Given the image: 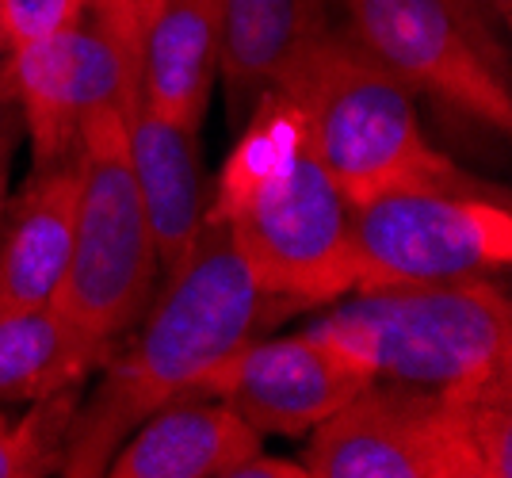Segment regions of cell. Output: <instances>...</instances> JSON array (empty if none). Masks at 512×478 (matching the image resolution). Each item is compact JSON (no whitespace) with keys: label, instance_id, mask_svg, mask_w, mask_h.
Masks as SVG:
<instances>
[{"label":"cell","instance_id":"obj_4","mask_svg":"<svg viewBox=\"0 0 512 478\" xmlns=\"http://www.w3.org/2000/svg\"><path fill=\"white\" fill-rule=\"evenodd\" d=\"M371 379L467 394L512 375L509 291L482 276L371 287L314 322Z\"/></svg>","mask_w":512,"mask_h":478},{"label":"cell","instance_id":"obj_21","mask_svg":"<svg viewBox=\"0 0 512 478\" xmlns=\"http://www.w3.org/2000/svg\"><path fill=\"white\" fill-rule=\"evenodd\" d=\"M23 131H27V123H23L20 88H16L12 62L4 58L0 62V218L8 207V173H12V157H16Z\"/></svg>","mask_w":512,"mask_h":478},{"label":"cell","instance_id":"obj_20","mask_svg":"<svg viewBox=\"0 0 512 478\" xmlns=\"http://www.w3.org/2000/svg\"><path fill=\"white\" fill-rule=\"evenodd\" d=\"M161 8H165V0H88V12L96 20H104L134 58H142L146 35Z\"/></svg>","mask_w":512,"mask_h":478},{"label":"cell","instance_id":"obj_24","mask_svg":"<svg viewBox=\"0 0 512 478\" xmlns=\"http://www.w3.org/2000/svg\"><path fill=\"white\" fill-rule=\"evenodd\" d=\"M8 50V31H4V16H0V54Z\"/></svg>","mask_w":512,"mask_h":478},{"label":"cell","instance_id":"obj_13","mask_svg":"<svg viewBox=\"0 0 512 478\" xmlns=\"http://www.w3.org/2000/svg\"><path fill=\"white\" fill-rule=\"evenodd\" d=\"M130 165L142 192L157 264L172 272L192 253L207 215L199 180V131L172 123L138 100L130 111Z\"/></svg>","mask_w":512,"mask_h":478},{"label":"cell","instance_id":"obj_17","mask_svg":"<svg viewBox=\"0 0 512 478\" xmlns=\"http://www.w3.org/2000/svg\"><path fill=\"white\" fill-rule=\"evenodd\" d=\"M73 413L77 387L31 402L23 417L0 410V478H39L58 471Z\"/></svg>","mask_w":512,"mask_h":478},{"label":"cell","instance_id":"obj_19","mask_svg":"<svg viewBox=\"0 0 512 478\" xmlns=\"http://www.w3.org/2000/svg\"><path fill=\"white\" fill-rule=\"evenodd\" d=\"M88 0H0L8 50L50 39L85 16Z\"/></svg>","mask_w":512,"mask_h":478},{"label":"cell","instance_id":"obj_7","mask_svg":"<svg viewBox=\"0 0 512 478\" xmlns=\"http://www.w3.org/2000/svg\"><path fill=\"white\" fill-rule=\"evenodd\" d=\"M356 291L490 276L512 261L505 199L459 188H402L348 207Z\"/></svg>","mask_w":512,"mask_h":478},{"label":"cell","instance_id":"obj_5","mask_svg":"<svg viewBox=\"0 0 512 478\" xmlns=\"http://www.w3.org/2000/svg\"><path fill=\"white\" fill-rule=\"evenodd\" d=\"M157 249L130 165V115L92 108L77 131L73 249L54 306L88 337L115 345L153 303Z\"/></svg>","mask_w":512,"mask_h":478},{"label":"cell","instance_id":"obj_11","mask_svg":"<svg viewBox=\"0 0 512 478\" xmlns=\"http://www.w3.org/2000/svg\"><path fill=\"white\" fill-rule=\"evenodd\" d=\"M329 31V0H222L218 77L237 131Z\"/></svg>","mask_w":512,"mask_h":478},{"label":"cell","instance_id":"obj_14","mask_svg":"<svg viewBox=\"0 0 512 478\" xmlns=\"http://www.w3.org/2000/svg\"><path fill=\"white\" fill-rule=\"evenodd\" d=\"M77 215V153L35 173L0 234V314L54 303L73 249Z\"/></svg>","mask_w":512,"mask_h":478},{"label":"cell","instance_id":"obj_16","mask_svg":"<svg viewBox=\"0 0 512 478\" xmlns=\"http://www.w3.org/2000/svg\"><path fill=\"white\" fill-rule=\"evenodd\" d=\"M111 345L73 326L54 303L0 314V402H39L81 387Z\"/></svg>","mask_w":512,"mask_h":478},{"label":"cell","instance_id":"obj_3","mask_svg":"<svg viewBox=\"0 0 512 478\" xmlns=\"http://www.w3.org/2000/svg\"><path fill=\"white\" fill-rule=\"evenodd\" d=\"M279 96L302 115L348 207L402 188L478 192L474 180L421 134L413 92L352 39L329 31L283 81Z\"/></svg>","mask_w":512,"mask_h":478},{"label":"cell","instance_id":"obj_1","mask_svg":"<svg viewBox=\"0 0 512 478\" xmlns=\"http://www.w3.org/2000/svg\"><path fill=\"white\" fill-rule=\"evenodd\" d=\"M283 306L291 303L256 287L222 218L207 211L192 253L169 272V287L153 303L142 333L111 360L92 406L73 413L58 471L73 478L104 475L107 459L134 425L176 398H192L195 383L276 322Z\"/></svg>","mask_w":512,"mask_h":478},{"label":"cell","instance_id":"obj_18","mask_svg":"<svg viewBox=\"0 0 512 478\" xmlns=\"http://www.w3.org/2000/svg\"><path fill=\"white\" fill-rule=\"evenodd\" d=\"M470 448L482 463V478L512 475V375H497L467 394Z\"/></svg>","mask_w":512,"mask_h":478},{"label":"cell","instance_id":"obj_9","mask_svg":"<svg viewBox=\"0 0 512 478\" xmlns=\"http://www.w3.org/2000/svg\"><path fill=\"white\" fill-rule=\"evenodd\" d=\"M23 100V123L31 131L35 173L54 169L77 153L81 119L92 108L119 104L134 111L142 85V58H134L119 35L88 12L50 39L8 50Z\"/></svg>","mask_w":512,"mask_h":478},{"label":"cell","instance_id":"obj_2","mask_svg":"<svg viewBox=\"0 0 512 478\" xmlns=\"http://www.w3.org/2000/svg\"><path fill=\"white\" fill-rule=\"evenodd\" d=\"M211 215L222 218L264 295L318 306L356 291L348 203L325 173L302 115L279 92H268L241 123L214 184Z\"/></svg>","mask_w":512,"mask_h":478},{"label":"cell","instance_id":"obj_15","mask_svg":"<svg viewBox=\"0 0 512 478\" xmlns=\"http://www.w3.org/2000/svg\"><path fill=\"white\" fill-rule=\"evenodd\" d=\"M222 58V0H165L142 46L138 100L203 131Z\"/></svg>","mask_w":512,"mask_h":478},{"label":"cell","instance_id":"obj_6","mask_svg":"<svg viewBox=\"0 0 512 478\" xmlns=\"http://www.w3.org/2000/svg\"><path fill=\"white\" fill-rule=\"evenodd\" d=\"M352 43L417 96L486 123L512 127L509 46L482 0H341Z\"/></svg>","mask_w":512,"mask_h":478},{"label":"cell","instance_id":"obj_22","mask_svg":"<svg viewBox=\"0 0 512 478\" xmlns=\"http://www.w3.org/2000/svg\"><path fill=\"white\" fill-rule=\"evenodd\" d=\"M230 478H306V467L299 459H268L264 452L241 459Z\"/></svg>","mask_w":512,"mask_h":478},{"label":"cell","instance_id":"obj_8","mask_svg":"<svg viewBox=\"0 0 512 478\" xmlns=\"http://www.w3.org/2000/svg\"><path fill=\"white\" fill-rule=\"evenodd\" d=\"M467 394L371 379L306 433L299 463L306 478H482L467 433Z\"/></svg>","mask_w":512,"mask_h":478},{"label":"cell","instance_id":"obj_23","mask_svg":"<svg viewBox=\"0 0 512 478\" xmlns=\"http://www.w3.org/2000/svg\"><path fill=\"white\" fill-rule=\"evenodd\" d=\"M486 8L493 12V20L501 23V27H509V20H512V0H482Z\"/></svg>","mask_w":512,"mask_h":478},{"label":"cell","instance_id":"obj_12","mask_svg":"<svg viewBox=\"0 0 512 478\" xmlns=\"http://www.w3.org/2000/svg\"><path fill=\"white\" fill-rule=\"evenodd\" d=\"M264 452V436L226 402L176 398L115 448L111 478H230L241 459Z\"/></svg>","mask_w":512,"mask_h":478},{"label":"cell","instance_id":"obj_10","mask_svg":"<svg viewBox=\"0 0 512 478\" xmlns=\"http://www.w3.org/2000/svg\"><path fill=\"white\" fill-rule=\"evenodd\" d=\"M367 383L371 371L310 326L295 337H253L249 345L234 348L195 383V394L226 402L260 436H306Z\"/></svg>","mask_w":512,"mask_h":478}]
</instances>
